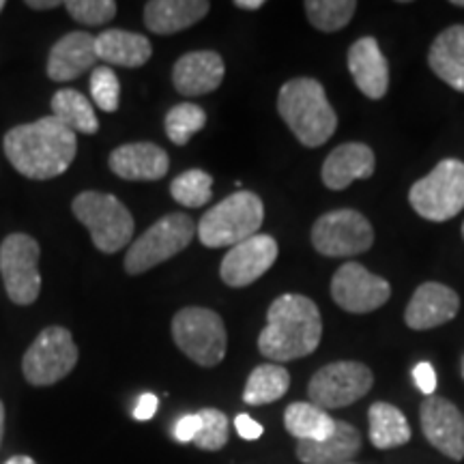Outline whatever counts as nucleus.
I'll list each match as a JSON object with an SVG mask.
<instances>
[{
    "label": "nucleus",
    "mask_w": 464,
    "mask_h": 464,
    "mask_svg": "<svg viewBox=\"0 0 464 464\" xmlns=\"http://www.w3.org/2000/svg\"><path fill=\"white\" fill-rule=\"evenodd\" d=\"M3 149L17 172L34 181H45L72 166L78 153V136L50 114L9 130Z\"/></svg>",
    "instance_id": "1"
},
{
    "label": "nucleus",
    "mask_w": 464,
    "mask_h": 464,
    "mask_svg": "<svg viewBox=\"0 0 464 464\" xmlns=\"http://www.w3.org/2000/svg\"><path fill=\"white\" fill-rule=\"evenodd\" d=\"M321 310L304 295H282L266 312V324L258 335V351L274 363L312 355L321 344Z\"/></svg>",
    "instance_id": "2"
},
{
    "label": "nucleus",
    "mask_w": 464,
    "mask_h": 464,
    "mask_svg": "<svg viewBox=\"0 0 464 464\" xmlns=\"http://www.w3.org/2000/svg\"><path fill=\"white\" fill-rule=\"evenodd\" d=\"M277 112L304 147H323L338 130V114L334 112L323 84L314 78H295L282 86L277 97Z\"/></svg>",
    "instance_id": "3"
},
{
    "label": "nucleus",
    "mask_w": 464,
    "mask_h": 464,
    "mask_svg": "<svg viewBox=\"0 0 464 464\" xmlns=\"http://www.w3.org/2000/svg\"><path fill=\"white\" fill-rule=\"evenodd\" d=\"M265 207L254 191H237L202 216L196 235L207 247H235L258 235Z\"/></svg>",
    "instance_id": "4"
},
{
    "label": "nucleus",
    "mask_w": 464,
    "mask_h": 464,
    "mask_svg": "<svg viewBox=\"0 0 464 464\" xmlns=\"http://www.w3.org/2000/svg\"><path fill=\"white\" fill-rule=\"evenodd\" d=\"M73 216L89 228L92 243L103 254L123 249L133 237V218L123 202L103 191H82L73 200Z\"/></svg>",
    "instance_id": "5"
},
{
    "label": "nucleus",
    "mask_w": 464,
    "mask_h": 464,
    "mask_svg": "<svg viewBox=\"0 0 464 464\" xmlns=\"http://www.w3.org/2000/svg\"><path fill=\"white\" fill-rule=\"evenodd\" d=\"M172 338L191 362L213 368L226 357L228 335L222 316L208 307H183L172 318Z\"/></svg>",
    "instance_id": "6"
},
{
    "label": "nucleus",
    "mask_w": 464,
    "mask_h": 464,
    "mask_svg": "<svg viewBox=\"0 0 464 464\" xmlns=\"http://www.w3.org/2000/svg\"><path fill=\"white\" fill-rule=\"evenodd\" d=\"M409 202L417 216L430 222H448L464 208V164L443 160L430 174L420 179L409 191Z\"/></svg>",
    "instance_id": "7"
},
{
    "label": "nucleus",
    "mask_w": 464,
    "mask_h": 464,
    "mask_svg": "<svg viewBox=\"0 0 464 464\" xmlns=\"http://www.w3.org/2000/svg\"><path fill=\"white\" fill-rule=\"evenodd\" d=\"M196 235L194 219L185 213H170L138 237L136 243L125 254V271L130 276H140L164 260L177 256L189 246Z\"/></svg>",
    "instance_id": "8"
},
{
    "label": "nucleus",
    "mask_w": 464,
    "mask_h": 464,
    "mask_svg": "<svg viewBox=\"0 0 464 464\" xmlns=\"http://www.w3.org/2000/svg\"><path fill=\"white\" fill-rule=\"evenodd\" d=\"M78 363V346L65 327H48L34 338L22 359L24 379L34 387H48L72 374Z\"/></svg>",
    "instance_id": "9"
},
{
    "label": "nucleus",
    "mask_w": 464,
    "mask_h": 464,
    "mask_svg": "<svg viewBox=\"0 0 464 464\" xmlns=\"http://www.w3.org/2000/svg\"><path fill=\"white\" fill-rule=\"evenodd\" d=\"M39 243L24 232H14L0 246V274L9 299L17 305H31L42 293Z\"/></svg>",
    "instance_id": "10"
},
{
    "label": "nucleus",
    "mask_w": 464,
    "mask_h": 464,
    "mask_svg": "<svg viewBox=\"0 0 464 464\" xmlns=\"http://www.w3.org/2000/svg\"><path fill=\"white\" fill-rule=\"evenodd\" d=\"M374 243L372 224L359 211L340 208L324 213L312 228V246L329 258H346L368 252Z\"/></svg>",
    "instance_id": "11"
},
{
    "label": "nucleus",
    "mask_w": 464,
    "mask_h": 464,
    "mask_svg": "<svg viewBox=\"0 0 464 464\" xmlns=\"http://www.w3.org/2000/svg\"><path fill=\"white\" fill-rule=\"evenodd\" d=\"M374 374L365 363L335 362L323 365L307 385L310 402L323 411L355 404L372 390Z\"/></svg>",
    "instance_id": "12"
},
{
    "label": "nucleus",
    "mask_w": 464,
    "mask_h": 464,
    "mask_svg": "<svg viewBox=\"0 0 464 464\" xmlns=\"http://www.w3.org/2000/svg\"><path fill=\"white\" fill-rule=\"evenodd\" d=\"M332 297L342 310L353 314H368L390 301L392 286L382 277L370 274L359 263H346L335 271Z\"/></svg>",
    "instance_id": "13"
},
{
    "label": "nucleus",
    "mask_w": 464,
    "mask_h": 464,
    "mask_svg": "<svg viewBox=\"0 0 464 464\" xmlns=\"http://www.w3.org/2000/svg\"><path fill=\"white\" fill-rule=\"evenodd\" d=\"M277 241L269 235H254L226 254L219 276L232 288H246L263 277L277 260Z\"/></svg>",
    "instance_id": "14"
},
{
    "label": "nucleus",
    "mask_w": 464,
    "mask_h": 464,
    "mask_svg": "<svg viewBox=\"0 0 464 464\" xmlns=\"http://www.w3.org/2000/svg\"><path fill=\"white\" fill-rule=\"evenodd\" d=\"M421 430L428 443L451 460L464 458V417L448 398L428 396L420 409Z\"/></svg>",
    "instance_id": "15"
},
{
    "label": "nucleus",
    "mask_w": 464,
    "mask_h": 464,
    "mask_svg": "<svg viewBox=\"0 0 464 464\" xmlns=\"http://www.w3.org/2000/svg\"><path fill=\"white\" fill-rule=\"evenodd\" d=\"M460 310V297L456 290L439 282H426L413 293L404 312V321L411 329L423 332L450 323Z\"/></svg>",
    "instance_id": "16"
},
{
    "label": "nucleus",
    "mask_w": 464,
    "mask_h": 464,
    "mask_svg": "<svg viewBox=\"0 0 464 464\" xmlns=\"http://www.w3.org/2000/svg\"><path fill=\"white\" fill-rule=\"evenodd\" d=\"M226 73L224 61L213 50L188 52L172 69V84L181 95L198 97L216 91Z\"/></svg>",
    "instance_id": "17"
},
{
    "label": "nucleus",
    "mask_w": 464,
    "mask_h": 464,
    "mask_svg": "<svg viewBox=\"0 0 464 464\" xmlns=\"http://www.w3.org/2000/svg\"><path fill=\"white\" fill-rule=\"evenodd\" d=\"M348 69L357 89L370 100H382L390 89V63L374 37H362L348 50Z\"/></svg>",
    "instance_id": "18"
},
{
    "label": "nucleus",
    "mask_w": 464,
    "mask_h": 464,
    "mask_svg": "<svg viewBox=\"0 0 464 464\" xmlns=\"http://www.w3.org/2000/svg\"><path fill=\"white\" fill-rule=\"evenodd\" d=\"M110 170L125 181H160L166 177L168 153L153 142H131L110 153Z\"/></svg>",
    "instance_id": "19"
},
{
    "label": "nucleus",
    "mask_w": 464,
    "mask_h": 464,
    "mask_svg": "<svg viewBox=\"0 0 464 464\" xmlns=\"http://www.w3.org/2000/svg\"><path fill=\"white\" fill-rule=\"evenodd\" d=\"M97 48L95 37L91 33L73 31L61 37L50 50L48 75L54 82H69V80L82 75L86 69L95 67Z\"/></svg>",
    "instance_id": "20"
},
{
    "label": "nucleus",
    "mask_w": 464,
    "mask_h": 464,
    "mask_svg": "<svg viewBox=\"0 0 464 464\" xmlns=\"http://www.w3.org/2000/svg\"><path fill=\"white\" fill-rule=\"evenodd\" d=\"M374 153L372 149L362 142H346L332 150L323 164V183L329 189H346L357 179H368L374 174Z\"/></svg>",
    "instance_id": "21"
},
{
    "label": "nucleus",
    "mask_w": 464,
    "mask_h": 464,
    "mask_svg": "<svg viewBox=\"0 0 464 464\" xmlns=\"http://www.w3.org/2000/svg\"><path fill=\"white\" fill-rule=\"evenodd\" d=\"M362 450V434L346 421H335L332 437L323 440H299L297 458L304 464H351Z\"/></svg>",
    "instance_id": "22"
},
{
    "label": "nucleus",
    "mask_w": 464,
    "mask_h": 464,
    "mask_svg": "<svg viewBox=\"0 0 464 464\" xmlns=\"http://www.w3.org/2000/svg\"><path fill=\"white\" fill-rule=\"evenodd\" d=\"M208 9L207 0H150L144 5V24L155 34H174L200 22Z\"/></svg>",
    "instance_id": "23"
},
{
    "label": "nucleus",
    "mask_w": 464,
    "mask_h": 464,
    "mask_svg": "<svg viewBox=\"0 0 464 464\" xmlns=\"http://www.w3.org/2000/svg\"><path fill=\"white\" fill-rule=\"evenodd\" d=\"M428 65L454 91L464 92V24L445 28L428 52Z\"/></svg>",
    "instance_id": "24"
},
{
    "label": "nucleus",
    "mask_w": 464,
    "mask_h": 464,
    "mask_svg": "<svg viewBox=\"0 0 464 464\" xmlns=\"http://www.w3.org/2000/svg\"><path fill=\"white\" fill-rule=\"evenodd\" d=\"M97 58L108 65H119L127 69L142 67L153 54L150 42L140 33L121 31V28H110L95 37Z\"/></svg>",
    "instance_id": "25"
},
{
    "label": "nucleus",
    "mask_w": 464,
    "mask_h": 464,
    "mask_svg": "<svg viewBox=\"0 0 464 464\" xmlns=\"http://www.w3.org/2000/svg\"><path fill=\"white\" fill-rule=\"evenodd\" d=\"M370 440L376 450L402 448L411 440V426L404 413L393 404L374 402L368 411Z\"/></svg>",
    "instance_id": "26"
},
{
    "label": "nucleus",
    "mask_w": 464,
    "mask_h": 464,
    "mask_svg": "<svg viewBox=\"0 0 464 464\" xmlns=\"http://www.w3.org/2000/svg\"><path fill=\"white\" fill-rule=\"evenodd\" d=\"M284 426L290 437L299 440H323L332 437L335 420L312 402H293L284 413Z\"/></svg>",
    "instance_id": "27"
},
{
    "label": "nucleus",
    "mask_w": 464,
    "mask_h": 464,
    "mask_svg": "<svg viewBox=\"0 0 464 464\" xmlns=\"http://www.w3.org/2000/svg\"><path fill=\"white\" fill-rule=\"evenodd\" d=\"M52 116L73 133H95L100 130L92 103L80 91L63 89L52 97Z\"/></svg>",
    "instance_id": "28"
},
{
    "label": "nucleus",
    "mask_w": 464,
    "mask_h": 464,
    "mask_svg": "<svg viewBox=\"0 0 464 464\" xmlns=\"http://www.w3.org/2000/svg\"><path fill=\"white\" fill-rule=\"evenodd\" d=\"M290 387V374L286 368L277 363H263L252 370L243 390L246 404L263 406L280 400Z\"/></svg>",
    "instance_id": "29"
},
{
    "label": "nucleus",
    "mask_w": 464,
    "mask_h": 464,
    "mask_svg": "<svg viewBox=\"0 0 464 464\" xmlns=\"http://www.w3.org/2000/svg\"><path fill=\"white\" fill-rule=\"evenodd\" d=\"M310 24L323 33H338L355 15V0H307L304 5Z\"/></svg>",
    "instance_id": "30"
},
{
    "label": "nucleus",
    "mask_w": 464,
    "mask_h": 464,
    "mask_svg": "<svg viewBox=\"0 0 464 464\" xmlns=\"http://www.w3.org/2000/svg\"><path fill=\"white\" fill-rule=\"evenodd\" d=\"M205 125H207L205 110L189 102L177 103V106L168 110L166 121H164L166 136L170 138V142L177 144V147L188 144L196 133L205 130Z\"/></svg>",
    "instance_id": "31"
},
{
    "label": "nucleus",
    "mask_w": 464,
    "mask_h": 464,
    "mask_svg": "<svg viewBox=\"0 0 464 464\" xmlns=\"http://www.w3.org/2000/svg\"><path fill=\"white\" fill-rule=\"evenodd\" d=\"M211 189H213V177L200 168H194V170H188L179 174L170 185L172 198L179 202V205L188 208H198L205 207L208 200H211Z\"/></svg>",
    "instance_id": "32"
},
{
    "label": "nucleus",
    "mask_w": 464,
    "mask_h": 464,
    "mask_svg": "<svg viewBox=\"0 0 464 464\" xmlns=\"http://www.w3.org/2000/svg\"><path fill=\"white\" fill-rule=\"evenodd\" d=\"M200 428L196 434L194 445L205 451H219L228 443V417L218 409H202L198 411Z\"/></svg>",
    "instance_id": "33"
},
{
    "label": "nucleus",
    "mask_w": 464,
    "mask_h": 464,
    "mask_svg": "<svg viewBox=\"0 0 464 464\" xmlns=\"http://www.w3.org/2000/svg\"><path fill=\"white\" fill-rule=\"evenodd\" d=\"M91 95L97 108L103 112H116L121 103V82L112 67L100 65L91 73Z\"/></svg>",
    "instance_id": "34"
},
{
    "label": "nucleus",
    "mask_w": 464,
    "mask_h": 464,
    "mask_svg": "<svg viewBox=\"0 0 464 464\" xmlns=\"http://www.w3.org/2000/svg\"><path fill=\"white\" fill-rule=\"evenodd\" d=\"M69 15L86 26H100L116 15L114 0H69L65 3Z\"/></svg>",
    "instance_id": "35"
},
{
    "label": "nucleus",
    "mask_w": 464,
    "mask_h": 464,
    "mask_svg": "<svg viewBox=\"0 0 464 464\" xmlns=\"http://www.w3.org/2000/svg\"><path fill=\"white\" fill-rule=\"evenodd\" d=\"M413 379L417 382V387H420V392L426 393V398L434 396V392H437V372H434L430 363L428 362L417 363L413 370Z\"/></svg>",
    "instance_id": "36"
},
{
    "label": "nucleus",
    "mask_w": 464,
    "mask_h": 464,
    "mask_svg": "<svg viewBox=\"0 0 464 464\" xmlns=\"http://www.w3.org/2000/svg\"><path fill=\"white\" fill-rule=\"evenodd\" d=\"M198 428H200L198 413L183 415L181 420L174 423V439H177L179 443H194L196 434H198Z\"/></svg>",
    "instance_id": "37"
},
{
    "label": "nucleus",
    "mask_w": 464,
    "mask_h": 464,
    "mask_svg": "<svg viewBox=\"0 0 464 464\" xmlns=\"http://www.w3.org/2000/svg\"><path fill=\"white\" fill-rule=\"evenodd\" d=\"M235 430L239 432V437L246 439V440H256V439L263 437V432H265L263 426H260L256 420H252V417H249L247 413L237 415Z\"/></svg>",
    "instance_id": "38"
},
{
    "label": "nucleus",
    "mask_w": 464,
    "mask_h": 464,
    "mask_svg": "<svg viewBox=\"0 0 464 464\" xmlns=\"http://www.w3.org/2000/svg\"><path fill=\"white\" fill-rule=\"evenodd\" d=\"M158 396L155 393H142L140 398H138V404L136 409H133V417H136L138 421H149L153 420L155 413H158Z\"/></svg>",
    "instance_id": "39"
},
{
    "label": "nucleus",
    "mask_w": 464,
    "mask_h": 464,
    "mask_svg": "<svg viewBox=\"0 0 464 464\" xmlns=\"http://www.w3.org/2000/svg\"><path fill=\"white\" fill-rule=\"evenodd\" d=\"M26 7H31V9H54V7H61V3H56V0H45V3H37V0H28Z\"/></svg>",
    "instance_id": "40"
},
{
    "label": "nucleus",
    "mask_w": 464,
    "mask_h": 464,
    "mask_svg": "<svg viewBox=\"0 0 464 464\" xmlns=\"http://www.w3.org/2000/svg\"><path fill=\"white\" fill-rule=\"evenodd\" d=\"M237 7L239 9H247V11H256V9H260L263 7V0H237Z\"/></svg>",
    "instance_id": "41"
},
{
    "label": "nucleus",
    "mask_w": 464,
    "mask_h": 464,
    "mask_svg": "<svg viewBox=\"0 0 464 464\" xmlns=\"http://www.w3.org/2000/svg\"><path fill=\"white\" fill-rule=\"evenodd\" d=\"M5 464H37V462H34L31 456H14V458H9Z\"/></svg>",
    "instance_id": "42"
},
{
    "label": "nucleus",
    "mask_w": 464,
    "mask_h": 464,
    "mask_svg": "<svg viewBox=\"0 0 464 464\" xmlns=\"http://www.w3.org/2000/svg\"><path fill=\"white\" fill-rule=\"evenodd\" d=\"M3 434H5V404L0 402V443H3Z\"/></svg>",
    "instance_id": "43"
},
{
    "label": "nucleus",
    "mask_w": 464,
    "mask_h": 464,
    "mask_svg": "<svg viewBox=\"0 0 464 464\" xmlns=\"http://www.w3.org/2000/svg\"><path fill=\"white\" fill-rule=\"evenodd\" d=\"M451 5H456V7H464V0H454Z\"/></svg>",
    "instance_id": "44"
},
{
    "label": "nucleus",
    "mask_w": 464,
    "mask_h": 464,
    "mask_svg": "<svg viewBox=\"0 0 464 464\" xmlns=\"http://www.w3.org/2000/svg\"><path fill=\"white\" fill-rule=\"evenodd\" d=\"M3 9H5V3H3V0H0V14H3Z\"/></svg>",
    "instance_id": "45"
},
{
    "label": "nucleus",
    "mask_w": 464,
    "mask_h": 464,
    "mask_svg": "<svg viewBox=\"0 0 464 464\" xmlns=\"http://www.w3.org/2000/svg\"><path fill=\"white\" fill-rule=\"evenodd\" d=\"M462 237H464V224H462Z\"/></svg>",
    "instance_id": "46"
}]
</instances>
